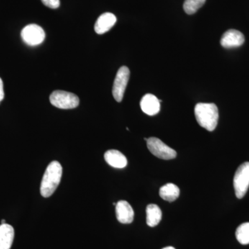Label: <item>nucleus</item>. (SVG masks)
<instances>
[{"instance_id":"1","label":"nucleus","mask_w":249,"mask_h":249,"mask_svg":"<svg viewBox=\"0 0 249 249\" xmlns=\"http://www.w3.org/2000/svg\"><path fill=\"white\" fill-rule=\"evenodd\" d=\"M62 175V167L57 160H53L47 166L40 185L41 196L47 198L52 196L57 189Z\"/></svg>"},{"instance_id":"2","label":"nucleus","mask_w":249,"mask_h":249,"mask_svg":"<svg viewBox=\"0 0 249 249\" xmlns=\"http://www.w3.org/2000/svg\"><path fill=\"white\" fill-rule=\"evenodd\" d=\"M195 115L199 125L208 131L212 132L217 127L219 111L214 103H198L195 107Z\"/></svg>"},{"instance_id":"3","label":"nucleus","mask_w":249,"mask_h":249,"mask_svg":"<svg viewBox=\"0 0 249 249\" xmlns=\"http://www.w3.org/2000/svg\"><path fill=\"white\" fill-rule=\"evenodd\" d=\"M49 100L54 107L62 109H74L80 103L79 98L74 93L60 90L53 91Z\"/></svg>"},{"instance_id":"4","label":"nucleus","mask_w":249,"mask_h":249,"mask_svg":"<svg viewBox=\"0 0 249 249\" xmlns=\"http://www.w3.org/2000/svg\"><path fill=\"white\" fill-rule=\"evenodd\" d=\"M235 196L238 199L245 196L249 187V162H245L236 170L233 178Z\"/></svg>"},{"instance_id":"5","label":"nucleus","mask_w":249,"mask_h":249,"mask_svg":"<svg viewBox=\"0 0 249 249\" xmlns=\"http://www.w3.org/2000/svg\"><path fill=\"white\" fill-rule=\"evenodd\" d=\"M147 146L152 155L163 160H170L176 158L177 152L173 148L156 137H151L147 141Z\"/></svg>"},{"instance_id":"6","label":"nucleus","mask_w":249,"mask_h":249,"mask_svg":"<svg viewBox=\"0 0 249 249\" xmlns=\"http://www.w3.org/2000/svg\"><path fill=\"white\" fill-rule=\"evenodd\" d=\"M130 72L127 67L123 66L119 69L113 85L112 94L114 99L120 103L124 98V91L128 83Z\"/></svg>"},{"instance_id":"7","label":"nucleus","mask_w":249,"mask_h":249,"mask_svg":"<svg viewBox=\"0 0 249 249\" xmlns=\"http://www.w3.org/2000/svg\"><path fill=\"white\" fill-rule=\"evenodd\" d=\"M23 41L29 46L40 45L45 39V33L42 27L37 24L26 26L21 32Z\"/></svg>"},{"instance_id":"8","label":"nucleus","mask_w":249,"mask_h":249,"mask_svg":"<svg viewBox=\"0 0 249 249\" xmlns=\"http://www.w3.org/2000/svg\"><path fill=\"white\" fill-rule=\"evenodd\" d=\"M245 36L240 31L231 29L224 33L221 39V45L224 48L238 47L245 42Z\"/></svg>"},{"instance_id":"9","label":"nucleus","mask_w":249,"mask_h":249,"mask_svg":"<svg viewBox=\"0 0 249 249\" xmlns=\"http://www.w3.org/2000/svg\"><path fill=\"white\" fill-rule=\"evenodd\" d=\"M116 214L118 221L122 224H131L133 222V209L127 201H119L116 204Z\"/></svg>"},{"instance_id":"10","label":"nucleus","mask_w":249,"mask_h":249,"mask_svg":"<svg viewBox=\"0 0 249 249\" xmlns=\"http://www.w3.org/2000/svg\"><path fill=\"white\" fill-rule=\"evenodd\" d=\"M160 101L151 93H147L142 98L141 101V108L145 114L149 116H154L160 111Z\"/></svg>"},{"instance_id":"11","label":"nucleus","mask_w":249,"mask_h":249,"mask_svg":"<svg viewBox=\"0 0 249 249\" xmlns=\"http://www.w3.org/2000/svg\"><path fill=\"white\" fill-rule=\"evenodd\" d=\"M116 22V17L111 13L103 14L98 18L95 24L94 29L96 34H104L110 30Z\"/></svg>"},{"instance_id":"12","label":"nucleus","mask_w":249,"mask_h":249,"mask_svg":"<svg viewBox=\"0 0 249 249\" xmlns=\"http://www.w3.org/2000/svg\"><path fill=\"white\" fill-rule=\"evenodd\" d=\"M105 160L115 168H124L127 165V160L125 156L116 150H109L105 153Z\"/></svg>"},{"instance_id":"13","label":"nucleus","mask_w":249,"mask_h":249,"mask_svg":"<svg viewBox=\"0 0 249 249\" xmlns=\"http://www.w3.org/2000/svg\"><path fill=\"white\" fill-rule=\"evenodd\" d=\"M14 229L9 224L0 225V249H10L14 242Z\"/></svg>"},{"instance_id":"14","label":"nucleus","mask_w":249,"mask_h":249,"mask_svg":"<svg viewBox=\"0 0 249 249\" xmlns=\"http://www.w3.org/2000/svg\"><path fill=\"white\" fill-rule=\"evenodd\" d=\"M180 194L179 188L174 183H169L162 186L160 190V196L163 200L173 202L176 200Z\"/></svg>"},{"instance_id":"15","label":"nucleus","mask_w":249,"mask_h":249,"mask_svg":"<svg viewBox=\"0 0 249 249\" xmlns=\"http://www.w3.org/2000/svg\"><path fill=\"white\" fill-rule=\"evenodd\" d=\"M162 212L157 204H149L146 208V222L150 227L158 225L161 220Z\"/></svg>"},{"instance_id":"16","label":"nucleus","mask_w":249,"mask_h":249,"mask_svg":"<svg viewBox=\"0 0 249 249\" xmlns=\"http://www.w3.org/2000/svg\"><path fill=\"white\" fill-rule=\"evenodd\" d=\"M236 238L241 245L249 244V222L244 223L237 227L235 232Z\"/></svg>"},{"instance_id":"17","label":"nucleus","mask_w":249,"mask_h":249,"mask_svg":"<svg viewBox=\"0 0 249 249\" xmlns=\"http://www.w3.org/2000/svg\"><path fill=\"white\" fill-rule=\"evenodd\" d=\"M206 2V0H185L183 9L188 15L196 14Z\"/></svg>"},{"instance_id":"18","label":"nucleus","mask_w":249,"mask_h":249,"mask_svg":"<svg viewBox=\"0 0 249 249\" xmlns=\"http://www.w3.org/2000/svg\"><path fill=\"white\" fill-rule=\"evenodd\" d=\"M44 5L50 9H58L60 5V0H41Z\"/></svg>"},{"instance_id":"19","label":"nucleus","mask_w":249,"mask_h":249,"mask_svg":"<svg viewBox=\"0 0 249 249\" xmlns=\"http://www.w3.org/2000/svg\"><path fill=\"white\" fill-rule=\"evenodd\" d=\"M4 84H3L2 80L0 78V102L4 99Z\"/></svg>"},{"instance_id":"20","label":"nucleus","mask_w":249,"mask_h":249,"mask_svg":"<svg viewBox=\"0 0 249 249\" xmlns=\"http://www.w3.org/2000/svg\"><path fill=\"white\" fill-rule=\"evenodd\" d=\"M162 249H175L173 247H165V248Z\"/></svg>"},{"instance_id":"21","label":"nucleus","mask_w":249,"mask_h":249,"mask_svg":"<svg viewBox=\"0 0 249 249\" xmlns=\"http://www.w3.org/2000/svg\"><path fill=\"white\" fill-rule=\"evenodd\" d=\"M6 224V220H5V219H2V220H1V224Z\"/></svg>"}]
</instances>
